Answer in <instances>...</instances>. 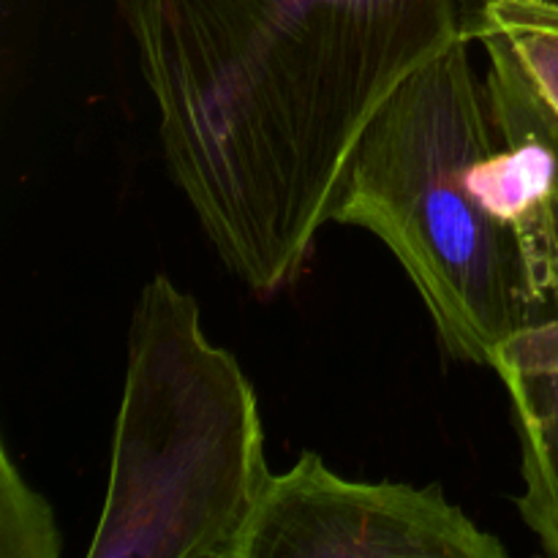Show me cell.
Listing matches in <instances>:
<instances>
[{"mask_svg": "<svg viewBox=\"0 0 558 558\" xmlns=\"http://www.w3.org/2000/svg\"><path fill=\"white\" fill-rule=\"evenodd\" d=\"M118 5L169 174L229 272L262 298L305 270L387 98L466 38L458 0Z\"/></svg>", "mask_w": 558, "mask_h": 558, "instance_id": "1", "label": "cell"}, {"mask_svg": "<svg viewBox=\"0 0 558 558\" xmlns=\"http://www.w3.org/2000/svg\"><path fill=\"white\" fill-rule=\"evenodd\" d=\"M472 44H452L387 98L349 161L332 223L379 238L417 289L445 352L490 368L501 343L548 300L543 202L529 234L490 199L501 129Z\"/></svg>", "mask_w": 558, "mask_h": 558, "instance_id": "2", "label": "cell"}, {"mask_svg": "<svg viewBox=\"0 0 558 558\" xmlns=\"http://www.w3.org/2000/svg\"><path fill=\"white\" fill-rule=\"evenodd\" d=\"M256 390L202 327L196 298L153 276L129 327L109 483L90 558H240L267 494Z\"/></svg>", "mask_w": 558, "mask_h": 558, "instance_id": "3", "label": "cell"}, {"mask_svg": "<svg viewBox=\"0 0 558 558\" xmlns=\"http://www.w3.org/2000/svg\"><path fill=\"white\" fill-rule=\"evenodd\" d=\"M439 485L357 483L303 452L272 474L240 558H505Z\"/></svg>", "mask_w": 558, "mask_h": 558, "instance_id": "4", "label": "cell"}, {"mask_svg": "<svg viewBox=\"0 0 558 558\" xmlns=\"http://www.w3.org/2000/svg\"><path fill=\"white\" fill-rule=\"evenodd\" d=\"M550 172L543 202L545 308L507 338L490 368L510 396L521 450L518 515L545 556L558 558V118L548 107Z\"/></svg>", "mask_w": 558, "mask_h": 558, "instance_id": "5", "label": "cell"}, {"mask_svg": "<svg viewBox=\"0 0 558 558\" xmlns=\"http://www.w3.org/2000/svg\"><path fill=\"white\" fill-rule=\"evenodd\" d=\"M483 33L505 38L534 90L558 118V3L494 0L480 16L472 41Z\"/></svg>", "mask_w": 558, "mask_h": 558, "instance_id": "6", "label": "cell"}, {"mask_svg": "<svg viewBox=\"0 0 558 558\" xmlns=\"http://www.w3.org/2000/svg\"><path fill=\"white\" fill-rule=\"evenodd\" d=\"M63 539L49 501L22 477L9 447H0V556L58 558Z\"/></svg>", "mask_w": 558, "mask_h": 558, "instance_id": "7", "label": "cell"}, {"mask_svg": "<svg viewBox=\"0 0 558 558\" xmlns=\"http://www.w3.org/2000/svg\"><path fill=\"white\" fill-rule=\"evenodd\" d=\"M461 3V16H463V33H466V38L472 41L474 36V27H477L480 16H483V11L488 9L494 0H458ZM550 3H558V0H550Z\"/></svg>", "mask_w": 558, "mask_h": 558, "instance_id": "8", "label": "cell"}]
</instances>
